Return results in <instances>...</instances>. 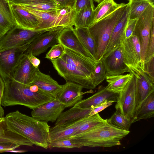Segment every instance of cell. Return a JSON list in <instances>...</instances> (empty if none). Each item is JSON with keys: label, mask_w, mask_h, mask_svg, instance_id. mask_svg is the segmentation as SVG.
Instances as JSON below:
<instances>
[{"label": "cell", "mask_w": 154, "mask_h": 154, "mask_svg": "<svg viewBox=\"0 0 154 154\" xmlns=\"http://www.w3.org/2000/svg\"><path fill=\"white\" fill-rule=\"evenodd\" d=\"M134 75L136 79L137 102L135 112L141 103L150 93L154 91V82L145 72H139Z\"/></svg>", "instance_id": "obj_24"}, {"label": "cell", "mask_w": 154, "mask_h": 154, "mask_svg": "<svg viewBox=\"0 0 154 154\" xmlns=\"http://www.w3.org/2000/svg\"><path fill=\"white\" fill-rule=\"evenodd\" d=\"M85 118L68 124L54 125L50 128L48 138L49 143L72 137Z\"/></svg>", "instance_id": "obj_23"}, {"label": "cell", "mask_w": 154, "mask_h": 154, "mask_svg": "<svg viewBox=\"0 0 154 154\" xmlns=\"http://www.w3.org/2000/svg\"><path fill=\"white\" fill-rule=\"evenodd\" d=\"M29 84L35 85L41 91L55 97L63 88V85H59L50 75L42 73L38 67L32 82Z\"/></svg>", "instance_id": "obj_19"}, {"label": "cell", "mask_w": 154, "mask_h": 154, "mask_svg": "<svg viewBox=\"0 0 154 154\" xmlns=\"http://www.w3.org/2000/svg\"><path fill=\"white\" fill-rule=\"evenodd\" d=\"M50 30H30L16 25L0 40V51L26 44H30L39 35Z\"/></svg>", "instance_id": "obj_6"}, {"label": "cell", "mask_w": 154, "mask_h": 154, "mask_svg": "<svg viewBox=\"0 0 154 154\" xmlns=\"http://www.w3.org/2000/svg\"><path fill=\"white\" fill-rule=\"evenodd\" d=\"M4 118V117H0V122Z\"/></svg>", "instance_id": "obj_52"}, {"label": "cell", "mask_w": 154, "mask_h": 154, "mask_svg": "<svg viewBox=\"0 0 154 154\" xmlns=\"http://www.w3.org/2000/svg\"><path fill=\"white\" fill-rule=\"evenodd\" d=\"M106 70V76L123 75L130 71L126 66L124 57V48L122 43L101 60Z\"/></svg>", "instance_id": "obj_12"}, {"label": "cell", "mask_w": 154, "mask_h": 154, "mask_svg": "<svg viewBox=\"0 0 154 154\" xmlns=\"http://www.w3.org/2000/svg\"><path fill=\"white\" fill-rule=\"evenodd\" d=\"M0 142H11L29 146L34 145L27 139L8 129L5 118L0 122Z\"/></svg>", "instance_id": "obj_28"}, {"label": "cell", "mask_w": 154, "mask_h": 154, "mask_svg": "<svg viewBox=\"0 0 154 154\" xmlns=\"http://www.w3.org/2000/svg\"><path fill=\"white\" fill-rule=\"evenodd\" d=\"M94 9L91 8H86L75 13L74 19L75 28H88L93 23Z\"/></svg>", "instance_id": "obj_32"}, {"label": "cell", "mask_w": 154, "mask_h": 154, "mask_svg": "<svg viewBox=\"0 0 154 154\" xmlns=\"http://www.w3.org/2000/svg\"><path fill=\"white\" fill-rule=\"evenodd\" d=\"M154 57V21L152 23L144 63Z\"/></svg>", "instance_id": "obj_40"}, {"label": "cell", "mask_w": 154, "mask_h": 154, "mask_svg": "<svg viewBox=\"0 0 154 154\" xmlns=\"http://www.w3.org/2000/svg\"><path fill=\"white\" fill-rule=\"evenodd\" d=\"M2 79L5 88L1 105L4 107L21 105L32 109L56 98L40 90L32 91L28 85L18 82L11 78Z\"/></svg>", "instance_id": "obj_2"}, {"label": "cell", "mask_w": 154, "mask_h": 154, "mask_svg": "<svg viewBox=\"0 0 154 154\" xmlns=\"http://www.w3.org/2000/svg\"><path fill=\"white\" fill-rule=\"evenodd\" d=\"M116 25L103 56L108 54L121 43L122 39L125 37V30L129 19L130 3Z\"/></svg>", "instance_id": "obj_20"}, {"label": "cell", "mask_w": 154, "mask_h": 154, "mask_svg": "<svg viewBox=\"0 0 154 154\" xmlns=\"http://www.w3.org/2000/svg\"><path fill=\"white\" fill-rule=\"evenodd\" d=\"M9 3L19 5L29 3L48 2L54 1L53 0H6Z\"/></svg>", "instance_id": "obj_46"}, {"label": "cell", "mask_w": 154, "mask_h": 154, "mask_svg": "<svg viewBox=\"0 0 154 154\" xmlns=\"http://www.w3.org/2000/svg\"><path fill=\"white\" fill-rule=\"evenodd\" d=\"M58 74L66 82H71L82 85L83 88L94 89V86L91 78L61 58L51 60Z\"/></svg>", "instance_id": "obj_9"}, {"label": "cell", "mask_w": 154, "mask_h": 154, "mask_svg": "<svg viewBox=\"0 0 154 154\" xmlns=\"http://www.w3.org/2000/svg\"><path fill=\"white\" fill-rule=\"evenodd\" d=\"M119 95V94L107 91L106 86H100L94 94L87 99L81 100L74 106L80 108L88 109L93 108L106 100L116 103Z\"/></svg>", "instance_id": "obj_22"}, {"label": "cell", "mask_w": 154, "mask_h": 154, "mask_svg": "<svg viewBox=\"0 0 154 154\" xmlns=\"http://www.w3.org/2000/svg\"><path fill=\"white\" fill-rule=\"evenodd\" d=\"M144 72L154 82V57L144 63Z\"/></svg>", "instance_id": "obj_43"}, {"label": "cell", "mask_w": 154, "mask_h": 154, "mask_svg": "<svg viewBox=\"0 0 154 154\" xmlns=\"http://www.w3.org/2000/svg\"><path fill=\"white\" fill-rule=\"evenodd\" d=\"M64 48V52L60 58L91 77L96 61L70 49L66 48Z\"/></svg>", "instance_id": "obj_16"}, {"label": "cell", "mask_w": 154, "mask_h": 154, "mask_svg": "<svg viewBox=\"0 0 154 154\" xmlns=\"http://www.w3.org/2000/svg\"><path fill=\"white\" fill-rule=\"evenodd\" d=\"M17 5L22 8H28L45 12L54 11L56 10L58 8V6L54 1L48 2L29 3Z\"/></svg>", "instance_id": "obj_36"}, {"label": "cell", "mask_w": 154, "mask_h": 154, "mask_svg": "<svg viewBox=\"0 0 154 154\" xmlns=\"http://www.w3.org/2000/svg\"><path fill=\"white\" fill-rule=\"evenodd\" d=\"M66 108L56 98L32 109V116L41 121L54 122Z\"/></svg>", "instance_id": "obj_14"}, {"label": "cell", "mask_w": 154, "mask_h": 154, "mask_svg": "<svg viewBox=\"0 0 154 154\" xmlns=\"http://www.w3.org/2000/svg\"><path fill=\"white\" fill-rule=\"evenodd\" d=\"M73 28L65 27L62 30L58 38V43L61 44L64 48L76 52L89 59L95 61L81 43L75 33Z\"/></svg>", "instance_id": "obj_15"}, {"label": "cell", "mask_w": 154, "mask_h": 154, "mask_svg": "<svg viewBox=\"0 0 154 154\" xmlns=\"http://www.w3.org/2000/svg\"><path fill=\"white\" fill-rule=\"evenodd\" d=\"M28 58L33 66L35 68L38 67L40 63V60L31 54H27Z\"/></svg>", "instance_id": "obj_48"}, {"label": "cell", "mask_w": 154, "mask_h": 154, "mask_svg": "<svg viewBox=\"0 0 154 154\" xmlns=\"http://www.w3.org/2000/svg\"><path fill=\"white\" fill-rule=\"evenodd\" d=\"M130 132L129 131L109 124L107 121L87 131L70 137L83 146L111 147L120 145V140Z\"/></svg>", "instance_id": "obj_3"}, {"label": "cell", "mask_w": 154, "mask_h": 154, "mask_svg": "<svg viewBox=\"0 0 154 154\" xmlns=\"http://www.w3.org/2000/svg\"><path fill=\"white\" fill-rule=\"evenodd\" d=\"M92 108L82 109L73 106L61 113L55 122L54 125L68 124L88 117Z\"/></svg>", "instance_id": "obj_25"}, {"label": "cell", "mask_w": 154, "mask_h": 154, "mask_svg": "<svg viewBox=\"0 0 154 154\" xmlns=\"http://www.w3.org/2000/svg\"><path fill=\"white\" fill-rule=\"evenodd\" d=\"M22 8L34 15L40 21L41 23L36 30H51L60 26L67 27L74 26L75 11L73 8L58 7L55 11L48 12Z\"/></svg>", "instance_id": "obj_5"}, {"label": "cell", "mask_w": 154, "mask_h": 154, "mask_svg": "<svg viewBox=\"0 0 154 154\" xmlns=\"http://www.w3.org/2000/svg\"><path fill=\"white\" fill-rule=\"evenodd\" d=\"M83 146L77 143L73 138H68L57 140L49 143L48 148H63L70 149L73 148H81Z\"/></svg>", "instance_id": "obj_38"}, {"label": "cell", "mask_w": 154, "mask_h": 154, "mask_svg": "<svg viewBox=\"0 0 154 154\" xmlns=\"http://www.w3.org/2000/svg\"><path fill=\"white\" fill-rule=\"evenodd\" d=\"M113 101L106 100L93 107L90 112L88 117L91 116L98 113L107 107L111 105Z\"/></svg>", "instance_id": "obj_42"}, {"label": "cell", "mask_w": 154, "mask_h": 154, "mask_svg": "<svg viewBox=\"0 0 154 154\" xmlns=\"http://www.w3.org/2000/svg\"><path fill=\"white\" fill-rule=\"evenodd\" d=\"M124 55L126 66L130 73L134 75L144 72V62L142 58L141 47L137 36L133 35L122 39Z\"/></svg>", "instance_id": "obj_7"}, {"label": "cell", "mask_w": 154, "mask_h": 154, "mask_svg": "<svg viewBox=\"0 0 154 154\" xmlns=\"http://www.w3.org/2000/svg\"><path fill=\"white\" fill-rule=\"evenodd\" d=\"M107 122L118 128L127 131H129L132 124L130 119L116 110L109 119H107Z\"/></svg>", "instance_id": "obj_35"}, {"label": "cell", "mask_w": 154, "mask_h": 154, "mask_svg": "<svg viewBox=\"0 0 154 154\" xmlns=\"http://www.w3.org/2000/svg\"><path fill=\"white\" fill-rule=\"evenodd\" d=\"M7 128L29 140L34 145L45 149L48 148L50 126L47 122L23 114L18 110L4 117Z\"/></svg>", "instance_id": "obj_1"}, {"label": "cell", "mask_w": 154, "mask_h": 154, "mask_svg": "<svg viewBox=\"0 0 154 154\" xmlns=\"http://www.w3.org/2000/svg\"><path fill=\"white\" fill-rule=\"evenodd\" d=\"M16 25L30 30H36L41 23L34 15L19 5L9 4Z\"/></svg>", "instance_id": "obj_18"}, {"label": "cell", "mask_w": 154, "mask_h": 154, "mask_svg": "<svg viewBox=\"0 0 154 154\" xmlns=\"http://www.w3.org/2000/svg\"><path fill=\"white\" fill-rule=\"evenodd\" d=\"M64 28L59 27L41 34L31 42L24 54H31L36 56L44 52L49 48L58 43V37Z\"/></svg>", "instance_id": "obj_13"}, {"label": "cell", "mask_w": 154, "mask_h": 154, "mask_svg": "<svg viewBox=\"0 0 154 154\" xmlns=\"http://www.w3.org/2000/svg\"><path fill=\"white\" fill-rule=\"evenodd\" d=\"M129 3L124 4L113 12L91 25L88 28L94 40L96 61L101 60L109 41L113 29Z\"/></svg>", "instance_id": "obj_4"}, {"label": "cell", "mask_w": 154, "mask_h": 154, "mask_svg": "<svg viewBox=\"0 0 154 154\" xmlns=\"http://www.w3.org/2000/svg\"><path fill=\"white\" fill-rule=\"evenodd\" d=\"M20 146L18 144L12 143L0 142V152H10L15 150Z\"/></svg>", "instance_id": "obj_44"}, {"label": "cell", "mask_w": 154, "mask_h": 154, "mask_svg": "<svg viewBox=\"0 0 154 154\" xmlns=\"http://www.w3.org/2000/svg\"><path fill=\"white\" fill-rule=\"evenodd\" d=\"M137 20V19L131 20L129 19L125 30V38H128L133 35Z\"/></svg>", "instance_id": "obj_45"}, {"label": "cell", "mask_w": 154, "mask_h": 154, "mask_svg": "<svg viewBox=\"0 0 154 154\" xmlns=\"http://www.w3.org/2000/svg\"><path fill=\"white\" fill-rule=\"evenodd\" d=\"M130 3L129 20L137 19L148 6L153 3L144 0H132Z\"/></svg>", "instance_id": "obj_34"}, {"label": "cell", "mask_w": 154, "mask_h": 154, "mask_svg": "<svg viewBox=\"0 0 154 154\" xmlns=\"http://www.w3.org/2000/svg\"><path fill=\"white\" fill-rule=\"evenodd\" d=\"M83 88L79 84L66 82L56 98L66 107H72L82 100L83 94L86 93L82 92Z\"/></svg>", "instance_id": "obj_17"}, {"label": "cell", "mask_w": 154, "mask_h": 154, "mask_svg": "<svg viewBox=\"0 0 154 154\" xmlns=\"http://www.w3.org/2000/svg\"><path fill=\"white\" fill-rule=\"evenodd\" d=\"M154 21L153 3L149 5L137 18L133 35L137 37L141 50L142 58L144 61L152 23Z\"/></svg>", "instance_id": "obj_8"}, {"label": "cell", "mask_w": 154, "mask_h": 154, "mask_svg": "<svg viewBox=\"0 0 154 154\" xmlns=\"http://www.w3.org/2000/svg\"><path fill=\"white\" fill-rule=\"evenodd\" d=\"M154 116V91L150 93L141 103L136 110L131 121L134 123L142 119Z\"/></svg>", "instance_id": "obj_27"}, {"label": "cell", "mask_w": 154, "mask_h": 154, "mask_svg": "<svg viewBox=\"0 0 154 154\" xmlns=\"http://www.w3.org/2000/svg\"><path fill=\"white\" fill-rule=\"evenodd\" d=\"M64 52V47L61 44L58 43L51 46L46 54L45 58L51 60H56L60 58Z\"/></svg>", "instance_id": "obj_39"}, {"label": "cell", "mask_w": 154, "mask_h": 154, "mask_svg": "<svg viewBox=\"0 0 154 154\" xmlns=\"http://www.w3.org/2000/svg\"><path fill=\"white\" fill-rule=\"evenodd\" d=\"M127 0L129 1H130L132 0ZM146 0V1H151L152 0Z\"/></svg>", "instance_id": "obj_53"}, {"label": "cell", "mask_w": 154, "mask_h": 154, "mask_svg": "<svg viewBox=\"0 0 154 154\" xmlns=\"http://www.w3.org/2000/svg\"><path fill=\"white\" fill-rule=\"evenodd\" d=\"M107 121V119H103L98 113L91 116L86 117L71 137L78 135L87 131L103 124Z\"/></svg>", "instance_id": "obj_33"}, {"label": "cell", "mask_w": 154, "mask_h": 154, "mask_svg": "<svg viewBox=\"0 0 154 154\" xmlns=\"http://www.w3.org/2000/svg\"><path fill=\"white\" fill-rule=\"evenodd\" d=\"M36 69L29 61L27 55L24 54L14 70L11 78L18 82L29 85L33 79Z\"/></svg>", "instance_id": "obj_21"}, {"label": "cell", "mask_w": 154, "mask_h": 154, "mask_svg": "<svg viewBox=\"0 0 154 154\" xmlns=\"http://www.w3.org/2000/svg\"><path fill=\"white\" fill-rule=\"evenodd\" d=\"M123 4H118L114 0H103L94 9V17L92 25L109 15Z\"/></svg>", "instance_id": "obj_29"}, {"label": "cell", "mask_w": 154, "mask_h": 154, "mask_svg": "<svg viewBox=\"0 0 154 154\" xmlns=\"http://www.w3.org/2000/svg\"><path fill=\"white\" fill-rule=\"evenodd\" d=\"M53 1L59 8L69 7L74 8L75 0H53Z\"/></svg>", "instance_id": "obj_47"}, {"label": "cell", "mask_w": 154, "mask_h": 154, "mask_svg": "<svg viewBox=\"0 0 154 154\" xmlns=\"http://www.w3.org/2000/svg\"><path fill=\"white\" fill-rule=\"evenodd\" d=\"M73 30L81 43L95 59L96 52L95 44L88 29L73 28Z\"/></svg>", "instance_id": "obj_31"}, {"label": "cell", "mask_w": 154, "mask_h": 154, "mask_svg": "<svg viewBox=\"0 0 154 154\" xmlns=\"http://www.w3.org/2000/svg\"><path fill=\"white\" fill-rule=\"evenodd\" d=\"M4 116V110L2 106V105L0 104V117H3Z\"/></svg>", "instance_id": "obj_50"}, {"label": "cell", "mask_w": 154, "mask_h": 154, "mask_svg": "<svg viewBox=\"0 0 154 154\" xmlns=\"http://www.w3.org/2000/svg\"><path fill=\"white\" fill-rule=\"evenodd\" d=\"M30 44L0 51V75L11 78L13 72Z\"/></svg>", "instance_id": "obj_11"}, {"label": "cell", "mask_w": 154, "mask_h": 154, "mask_svg": "<svg viewBox=\"0 0 154 154\" xmlns=\"http://www.w3.org/2000/svg\"><path fill=\"white\" fill-rule=\"evenodd\" d=\"M5 88V82L3 79L0 75V104L1 105L3 97Z\"/></svg>", "instance_id": "obj_49"}, {"label": "cell", "mask_w": 154, "mask_h": 154, "mask_svg": "<svg viewBox=\"0 0 154 154\" xmlns=\"http://www.w3.org/2000/svg\"><path fill=\"white\" fill-rule=\"evenodd\" d=\"M16 25L9 3L6 0H0V40Z\"/></svg>", "instance_id": "obj_26"}, {"label": "cell", "mask_w": 154, "mask_h": 154, "mask_svg": "<svg viewBox=\"0 0 154 154\" xmlns=\"http://www.w3.org/2000/svg\"><path fill=\"white\" fill-rule=\"evenodd\" d=\"M88 8L94 9L93 0H75L74 7L75 13L82 9Z\"/></svg>", "instance_id": "obj_41"}, {"label": "cell", "mask_w": 154, "mask_h": 154, "mask_svg": "<svg viewBox=\"0 0 154 154\" xmlns=\"http://www.w3.org/2000/svg\"><path fill=\"white\" fill-rule=\"evenodd\" d=\"M132 76L129 73L125 75L106 76V80L108 83L106 88L109 91L119 94L126 86Z\"/></svg>", "instance_id": "obj_30"}, {"label": "cell", "mask_w": 154, "mask_h": 154, "mask_svg": "<svg viewBox=\"0 0 154 154\" xmlns=\"http://www.w3.org/2000/svg\"><path fill=\"white\" fill-rule=\"evenodd\" d=\"M99 4L102 2L104 0H93Z\"/></svg>", "instance_id": "obj_51"}, {"label": "cell", "mask_w": 154, "mask_h": 154, "mask_svg": "<svg viewBox=\"0 0 154 154\" xmlns=\"http://www.w3.org/2000/svg\"><path fill=\"white\" fill-rule=\"evenodd\" d=\"M106 70L101 60L96 61L91 75L94 84L96 87L102 83L106 78Z\"/></svg>", "instance_id": "obj_37"}, {"label": "cell", "mask_w": 154, "mask_h": 154, "mask_svg": "<svg viewBox=\"0 0 154 154\" xmlns=\"http://www.w3.org/2000/svg\"><path fill=\"white\" fill-rule=\"evenodd\" d=\"M136 102V79L132 74L129 81L123 90L119 94L115 108L116 111L131 122L135 113Z\"/></svg>", "instance_id": "obj_10"}]
</instances>
